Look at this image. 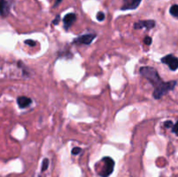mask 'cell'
<instances>
[{"mask_svg": "<svg viewBox=\"0 0 178 177\" xmlns=\"http://www.w3.org/2000/svg\"><path fill=\"white\" fill-rule=\"evenodd\" d=\"M140 73L143 77H145L154 87V92L153 96L155 99H160L165 94L172 90L176 85V81L163 82L162 78L160 77L159 74L157 73L156 69L153 67H142L140 69Z\"/></svg>", "mask_w": 178, "mask_h": 177, "instance_id": "6da1fadb", "label": "cell"}, {"mask_svg": "<svg viewBox=\"0 0 178 177\" xmlns=\"http://www.w3.org/2000/svg\"><path fill=\"white\" fill-rule=\"evenodd\" d=\"M102 162H104V166H103L102 170L99 172V175L101 177H109L112 174L113 170H114L115 162L112 158L109 157V156L103 158Z\"/></svg>", "mask_w": 178, "mask_h": 177, "instance_id": "7a4b0ae2", "label": "cell"}, {"mask_svg": "<svg viewBox=\"0 0 178 177\" xmlns=\"http://www.w3.org/2000/svg\"><path fill=\"white\" fill-rule=\"evenodd\" d=\"M162 63L170 67L171 70H176L178 69V58L173 55H168L162 58Z\"/></svg>", "mask_w": 178, "mask_h": 177, "instance_id": "3957f363", "label": "cell"}, {"mask_svg": "<svg viewBox=\"0 0 178 177\" xmlns=\"http://www.w3.org/2000/svg\"><path fill=\"white\" fill-rule=\"evenodd\" d=\"M142 0H124V4L121 7L122 11L135 10L139 6Z\"/></svg>", "mask_w": 178, "mask_h": 177, "instance_id": "277c9868", "label": "cell"}, {"mask_svg": "<svg viewBox=\"0 0 178 177\" xmlns=\"http://www.w3.org/2000/svg\"><path fill=\"white\" fill-rule=\"evenodd\" d=\"M96 38V35L95 34H86L83 35V36H80L78 37V38H76L74 40V43H80V44H89L91 43L94 38Z\"/></svg>", "mask_w": 178, "mask_h": 177, "instance_id": "5b68a950", "label": "cell"}, {"mask_svg": "<svg viewBox=\"0 0 178 177\" xmlns=\"http://www.w3.org/2000/svg\"><path fill=\"white\" fill-rule=\"evenodd\" d=\"M11 11L10 0H0V15L2 17H7Z\"/></svg>", "mask_w": 178, "mask_h": 177, "instance_id": "8992f818", "label": "cell"}, {"mask_svg": "<svg viewBox=\"0 0 178 177\" xmlns=\"http://www.w3.org/2000/svg\"><path fill=\"white\" fill-rule=\"evenodd\" d=\"M155 22L154 20H144V21H139L136 22L134 24V28L135 29H142V28H145L147 30H150L152 28L155 27Z\"/></svg>", "mask_w": 178, "mask_h": 177, "instance_id": "52a82bcc", "label": "cell"}, {"mask_svg": "<svg viewBox=\"0 0 178 177\" xmlns=\"http://www.w3.org/2000/svg\"><path fill=\"white\" fill-rule=\"evenodd\" d=\"M76 18H77V16L75 13H69L63 19V22H64V27L66 29L70 28L73 23L76 21Z\"/></svg>", "mask_w": 178, "mask_h": 177, "instance_id": "ba28073f", "label": "cell"}, {"mask_svg": "<svg viewBox=\"0 0 178 177\" xmlns=\"http://www.w3.org/2000/svg\"><path fill=\"white\" fill-rule=\"evenodd\" d=\"M17 103L20 109H24L28 107L29 105H31L32 101L30 97H27V96H18L17 99Z\"/></svg>", "mask_w": 178, "mask_h": 177, "instance_id": "9c48e42d", "label": "cell"}, {"mask_svg": "<svg viewBox=\"0 0 178 177\" xmlns=\"http://www.w3.org/2000/svg\"><path fill=\"white\" fill-rule=\"evenodd\" d=\"M170 14L175 18H178V4H174L172 5L170 9Z\"/></svg>", "mask_w": 178, "mask_h": 177, "instance_id": "30bf717a", "label": "cell"}, {"mask_svg": "<svg viewBox=\"0 0 178 177\" xmlns=\"http://www.w3.org/2000/svg\"><path fill=\"white\" fill-rule=\"evenodd\" d=\"M48 166H49V160L48 159H44L42 163V171H45L48 169Z\"/></svg>", "mask_w": 178, "mask_h": 177, "instance_id": "8fae6325", "label": "cell"}, {"mask_svg": "<svg viewBox=\"0 0 178 177\" xmlns=\"http://www.w3.org/2000/svg\"><path fill=\"white\" fill-rule=\"evenodd\" d=\"M97 20L98 21H104V18H105V15H104V12H99L97 14Z\"/></svg>", "mask_w": 178, "mask_h": 177, "instance_id": "7c38bea8", "label": "cell"}, {"mask_svg": "<svg viewBox=\"0 0 178 177\" xmlns=\"http://www.w3.org/2000/svg\"><path fill=\"white\" fill-rule=\"evenodd\" d=\"M143 42L147 45H150L151 43H152V38H151L150 37H145L144 39H143Z\"/></svg>", "mask_w": 178, "mask_h": 177, "instance_id": "4fadbf2b", "label": "cell"}, {"mask_svg": "<svg viewBox=\"0 0 178 177\" xmlns=\"http://www.w3.org/2000/svg\"><path fill=\"white\" fill-rule=\"evenodd\" d=\"M24 43H25L26 44H28V45H30L31 47H33V46H35L36 45V43L34 42L33 40H31V39L25 40V41H24Z\"/></svg>", "mask_w": 178, "mask_h": 177, "instance_id": "5bb4252c", "label": "cell"}, {"mask_svg": "<svg viewBox=\"0 0 178 177\" xmlns=\"http://www.w3.org/2000/svg\"><path fill=\"white\" fill-rule=\"evenodd\" d=\"M172 132L175 133V134L178 136V121L176 122V123L175 124L174 126H173V128H172Z\"/></svg>", "mask_w": 178, "mask_h": 177, "instance_id": "9a60e30c", "label": "cell"}, {"mask_svg": "<svg viewBox=\"0 0 178 177\" xmlns=\"http://www.w3.org/2000/svg\"><path fill=\"white\" fill-rule=\"evenodd\" d=\"M80 152H81V148H79V147L74 148L73 149H72V151H71V153L73 154H78Z\"/></svg>", "mask_w": 178, "mask_h": 177, "instance_id": "2e32d148", "label": "cell"}, {"mask_svg": "<svg viewBox=\"0 0 178 177\" xmlns=\"http://www.w3.org/2000/svg\"><path fill=\"white\" fill-rule=\"evenodd\" d=\"M164 126H165V128H167V129H169V128H173L174 124H173V123H172L171 121H166V122L164 123Z\"/></svg>", "mask_w": 178, "mask_h": 177, "instance_id": "e0dca14e", "label": "cell"}, {"mask_svg": "<svg viewBox=\"0 0 178 177\" xmlns=\"http://www.w3.org/2000/svg\"><path fill=\"white\" fill-rule=\"evenodd\" d=\"M59 20H60V16L58 15L56 17V18L54 19V21H53V23H54V24H58V22H59Z\"/></svg>", "mask_w": 178, "mask_h": 177, "instance_id": "ac0fdd59", "label": "cell"}, {"mask_svg": "<svg viewBox=\"0 0 178 177\" xmlns=\"http://www.w3.org/2000/svg\"><path fill=\"white\" fill-rule=\"evenodd\" d=\"M62 2V0H56V3H55V6H58V4Z\"/></svg>", "mask_w": 178, "mask_h": 177, "instance_id": "d6986e66", "label": "cell"}]
</instances>
